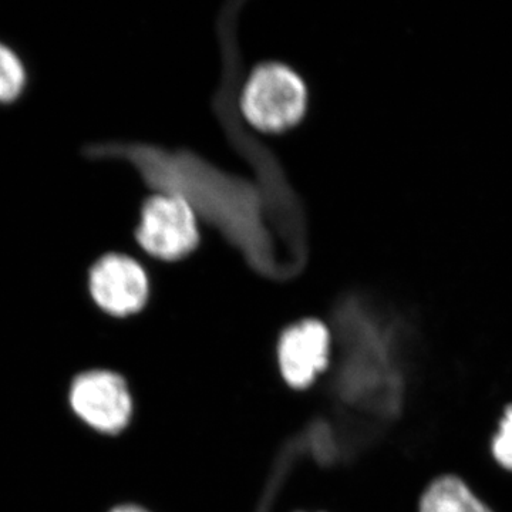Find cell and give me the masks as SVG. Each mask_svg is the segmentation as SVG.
Listing matches in <instances>:
<instances>
[{"label":"cell","mask_w":512,"mask_h":512,"mask_svg":"<svg viewBox=\"0 0 512 512\" xmlns=\"http://www.w3.org/2000/svg\"><path fill=\"white\" fill-rule=\"evenodd\" d=\"M343 326L339 345L336 390L346 403L389 414L399 406L400 375L392 360L393 328L375 320L359 305L353 306Z\"/></svg>","instance_id":"1"},{"label":"cell","mask_w":512,"mask_h":512,"mask_svg":"<svg viewBox=\"0 0 512 512\" xmlns=\"http://www.w3.org/2000/svg\"><path fill=\"white\" fill-rule=\"evenodd\" d=\"M242 116L256 130L282 133L305 117L309 92L301 74L282 62L256 64L242 87Z\"/></svg>","instance_id":"2"},{"label":"cell","mask_w":512,"mask_h":512,"mask_svg":"<svg viewBox=\"0 0 512 512\" xmlns=\"http://www.w3.org/2000/svg\"><path fill=\"white\" fill-rule=\"evenodd\" d=\"M137 244L153 258L181 261L201 242L198 217L191 202L178 192H156L141 204Z\"/></svg>","instance_id":"3"},{"label":"cell","mask_w":512,"mask_h":512,"mask_svg":"<svg viewBox=\"0 0 512 512\" xmlns=\"http://www.w3.org/2000/svg\"><path fill=\"white\" fill-rule=\"evenodd\" d=\"M332 356V332L319 318H301L289 323L276 340V366L293 392H308L330 370Z\"/></svg>","instance_id":"4"},{"label":"cell","mask_w":512,"mask_h":512,"mask_svg":"<svg viewBox=\"0 0 512 512\" xmlns=\"http://www.w3.org/2000/svg\"><path fill=\"white\" fill-rule=\"evenodd\" d=\"M73 412L99 433H123L134 417V396L126 379L113 370L96 369L77 376L70 389Z\"/></svg>","instance_id":"5"},{"label":"cell","mask_w":512,"mask_h":512,"mask_svg":"<svg viewBox=\"0 0 512 512\" xmlns=\"http://www.w3.org/2000/svg\"><path fill=\"white\" fill-rule=\"evenodd\" d=\"M89 291L101 311L113 318H128L147 308L150 275L133 256L110 252L100 256L90 269Z\"/></svg>","instance_id":"6"},{"label":"cell","mask_w":512,"mask_h":512,"mask_svg":"<svg viewBox=\"0 0 512 512\" xmlns=\"http://www.w3.org/2000/svg\"><path fill=\"white\" fill-rule=\"evenodd\" d=\"M419 512H493L461 478H437L424 491Z\"/></svg>","instance_id":"7"},{"label":"cell","mask_w":512,"mask_h":512,"mask_svg":"<svg viewBox=\"0 0 512 512\" xmlns=\"http://www.w3.org/2000/svg\"><path fill=\"white\" fill-rule=\"evenodd\" d=\"M26 69L20 57L10 47L0 43V103L19 99L26 86Z\"/></svg>","instance_id":"8"},{"label":"cell","mask_w":512,"mask_h":512,"mask_svg":"<svg viewBox=\"0 0 512 512\" xmlns=\"http://www.w3.org/2000/svg\"><path fill=\"white\" fill-rule=\"evenodd\" d=\"M491 450L498 464L512 471V404L505 409L500 427L491 443Z\"/></svg>","instance_id":"9"},{"label":"cell","mask_w":512,"mask_h":512,"mask_svg":"<svg viewBox=\"0 0 512 512\" xmlns=\"http://www.w3.org/2000/svg\"><path fill=\"white\" fill-rule=\"evenodd\" d=\"M111 512H150L146 510V508L141 507V505L137 504H124L120 505V507L114 508Z\"/></svg>","instance_id":"10"}]
</instances>
